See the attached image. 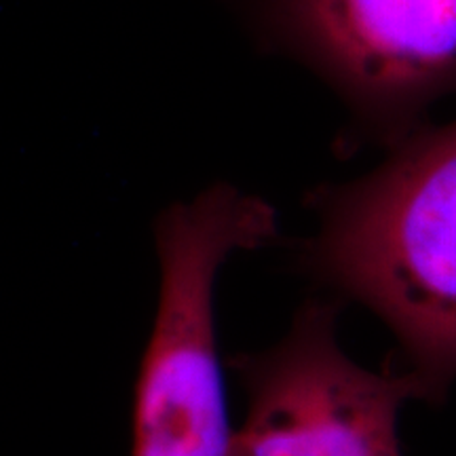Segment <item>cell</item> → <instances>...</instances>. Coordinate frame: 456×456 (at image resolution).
<instances>
[{"mask_svg": "<svg viewBox=\"0 0 456 456\" xmlns=\"http://www.w3.org/2000/svg\"><path fill=\"white\" fill-rule=\"evenodd\" d=\"M319 209L309 266L387 322L420 399L442 403L456 380V121L406 138Z\"/></svg>", "mask_w": 456, "mask_h": 456, "instance_id": "cell-1", "label": "cell"}, {"mask_svg": "<svg viewBox=\"0 0 456 456\" xmlns=\"http://www.w3.org/2000/svg\"><path fill=\"white\" fill-rule=\"evenodd\" d=\"M275 232V209L231 184L169 205L157 218L161 283L134 393L131 456L228 454L214 285L228 256L260 248Z\"/></svg>", "mask_w": 456, "mask_h": 456, "instance_id": "cell-2", "label": "cell"}, {"mask_svg": "<svg viewBox=\"0 0 456 456\" xmlns=\"http://www.w3.org/2000/svg\"><path fill=\"white\" fill-rule=\"evenodd\" d=\"M334 302L313 300L271 349L231 359L248 416L226 456H402L397 412L420 399L402 368L372 372L336 342Z\"/></svg>", "mask_w": 456, "mask_h": 456, "instance_id": "cell-3", "label": "cell"}, {"mask_svg": "<svg viewBox=\"0 0 456 456\" xmlns=\"http://www.w3.org/2000/svg\"><path fill=\"white\" fill-rule=\"evenodd\" d=\"M269 30L368 121L456 94V0H262Z\"/></svg>", "mask_w": 456, "mask_h": 456, "instance_id": "cell-4", "label": "cell"}]
</instances>
